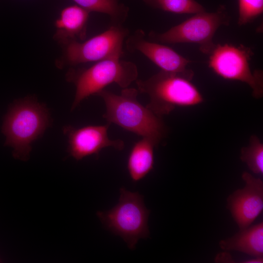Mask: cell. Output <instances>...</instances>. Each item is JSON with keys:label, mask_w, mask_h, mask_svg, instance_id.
Instances as JSON below:
<instances>
[{"label": "cell", "mask_w": 263, "mask_h": 263, "mask_svg": "<svg viewBox=\"0 0 263 263\" xmlns=\"http://www.w3.org/2000/svg\"><path fill=\"white\" fill-rule=\"evenodd\" d=\"M138 91L126 88L120 94L103 89L96 95L103 100L106 111L103 117L108 123H113L157 145L165 133L164 124L159 116L137 100Z\"/></svg>", "instance_id": "obj_1"}, {"label": "cell", "mask_w": 263, "mask_h": 263, "mask_svg": "<svg viewBox=\"0 0 263 263\" xmlns=\"http://www.w3.org/2000/svg\"><path fill=\"white\" fill-rule=\"evenodd\" d=\"M50 124L47 108L33 96L15 101L4 117L1 131L5 145L13 149V156L26 160L32 143L42 135Z\"/></svg>", "instance_id": "obj_2"}, {"label": "cell", "mask_w": 263, "mask_h": 263, "mask_svg": "<svg viewBox=\"0 0 263 263\" xmlns=\"http://www.w3.org/2000/svg\"><path fill=\"white\" fill-rule=\"evenodd\" d=\"M193 75L161 70L146 79H136L139 92L148 95L146 106L159 116L168 114L177 107L198 105L204 98L191 82Z\"/></svg>", "instance_id": "obj_3"}, {"label": "cell", "mask_w": 263, "mask_h": 263, "mask_svg": "<svg viewBox=\"0 0 263 263\" xmlns=\"http://www.w3.org/2000/svg\"><path fill=\"white\" fill-rule=\"evenodd\" d=\"M138 74L134 63L121 58H107L88 68L71 69L66 75L67 80L75 87L71 110H74L84 99L96 95L112 83H116L122 89L128 87L136 81Z\"/></svg>", "instance_id": "obj_4"}, {"label": "cell", "mask_w": 263, "mask_h": 263, "mask_svg": "<svg viewBox=\"0 0 263 263\" xmlns=\"http://www.w3.org/2000/svg\"><path fill=\"white\" fill-rule=\"evenodd\" d=\"M150 213L143 195L121 188L117 205L109 210L98 211L96 214L107 229L121 237L132 250L140 239L149 237Z\"/></svg>", "instance_id": "obj_5"}, {"label": "cell", "mask_w": 263, "mask_h": 263, "mask_svg": "<svg viewBox=\"0 0 263 263\" xmlns=\"http://www.w3.org/2000/svg\"><path fill=\"white\" fill-rule=\"evenodd\" d=\"M230 18L225 8L221 6L215 12L206 11L194 16L162 33L151 31L150 40L162 43H194L200 50L209 55L215 47L213 36L222 25H228Z\"/></svg>", "instance_id": "obj_6"}, {"label": "cell", "mask_w": 263, "mask_h": 263, "mask_svg": "<svg viewBox=\"0 0 263 263\" xmlns=\"http://www.w3.org/2000/svg\"><path fill=\"white\" fill-rule=\"evenodd\" d=\"M123 25L113 24L103 32L83 42L77 40L63 45L64 51L56 65H76L97 62L110 58H121L124 54V41L129 36Z\"/></svg>", "instance_id": "obj_7"}, {"label": "cell", "mask_w": 263, "mask_h": 263, "mask_svg": "<svg viewBox=\"0 0 263 263\" xmlns=\"http://www.w3.org/2000/svg\"><path fill=\"white\" fill-rule=\"evenodd\" d=\"M252 55L251 49L243 45L218 44L209 54L208 66L224 78L247 84L253 96L260 98L263 94V72L251 71L249 61Z\"/></svg>", "instance_id": "obj_8"}, {"label": "cell", "mask_w": 263, "mask_h": 263, "mask_svg": "<svg viewBox=\"0 0 263 263\" xmlns=\"http://www.w3.org/2000/svg\"><path fill=\"white\" fill-rule=\"evenodd\" d=\"M242 177L244 187L229 195L227 208L240 230L249 227L263 209V182L247 172Z\"/></svg>", "instance_id": "obj_9"}, {"label": "cell", "mask_w": 263, "mask_h": 263, "mask_svg": "<svg viewBox=\"0 0 263 263\" xmlns=\"http://www.w3.org/2000/svg\"><path fill=\"white\" fill-rule=\"evenodd\" d=\"M110 124L104 125H90L75 128L68 126L63 132L68 137V151L75 159L79 160L93 154L98 155L104 148L113 147L121 150L124 142L120 139L112 140L109 137L108 130Z\"/></svg>", "instance_id": "obj_10"}, {"label": "cell", "mask_w": 263, "mask_h": 263, "mask_svg": "<svg viewBox=\"0 0 263 263\" xmlns=\"http://www.w3.org/2000/svg\"><path fill=\"white\" fill-rule=\"evenodd\" d=\"M145 32L138 29L126 40V47L131 52H139L158 66L169 73L193 75L187 66L191 61L172 48L146 39Z\"/></svg>", "instance_id": "obj_11"}, {"label": "cell", "mask_w": 263, "mask_h": 263, "mask_svg": "<svg viewBox=\"0 0 263 263\" xmlns=\"http://www.w3.org/2000/svg\"><path fill=\"white\" fill-rule=\"evenodd\" d=\"M89 13L76 5L64 8L55 21V39L63 45L74 40H84L86 37Z\"/></svg>", "instance_id": "obj_12"}, {"label": "cell", "mask_w": 263, "mask_h": 263, "mask_svg": "<svg viewBox=\"0 0 263 263\" xmlns=\"http://www.w3.org/2000/svg\"><path fill=\"white\" fill-rule=\"evenodd\" d=\"M225 250L238 251L254 257H263V222L240 230L232 237L220 241Z\"/></svg>", "instance_id": "obj_13"}, {"label": "cell", "mask_w": 263, "mask_h": 263, "mask_svg": "<svg viewBox=\"0 0 263 263\" xmlns=\"http://www.w3.org/2000/svg\"><path fill=\"white\" fill-rule=\"evenodd\" d=\"M156 145L152 140L142 137L132 147L127 161V169L133 182L141 180L152 169L154 148Z\"/></svg>", "instance_id": "obj_14"}, {"label": "cell", "mask_w": 263, "mask_h": 263, "mask_svg": "<svg viewBox=\"0 0 263 263\" xmlns=\"http://www.w3.org/2000/svg\"><path fill=\"white\" fill-rule=\"evenodd\" d=\"M89 12H96L109 16L113 24L123 25L129 8L119 0H73Z\"/></svg>", "instance_id": "obj_15"}, {"label": "cell", "mask_w": 263, "mask_h": 263, "mask_svg": "<svg viewBox=\"0 0 263 263\" xmlns=\"http://www.w3.org/2000/svg\"><path fill=\"white\" fill-rule=\"evenodd\" d=\"M240 158L254 173L263 174V144L256 135H252L249 145L241 149Z\"/></svg>", "instance_id": "obj_16"}, {"label": "cell", "mask_w": 263, "mask_h": 263, "mask_svg": "<svg viewBox=\"0 0 263 263\" xmlns=\"http://www.w3.org/2000/svg\"><path fill=\"white\" fill-rule=\"evenodd\" d=\"M147 4L165 11L175 14H197L205 11L195 0H144Z\"/></svg>", "instance_id": "obj_17"}, {"label": "cell", "mask_w": 263, "mask_h": 263, "mask_svg": "<svg viewBox=\"0 0 263 263\" xmlns=\"http://www.w3.org/2000/svg\"><path fill=\"white\" fill-rule=\"evenodd\" d=\"M238 5L239 26L252 22L263 12V0H238Z\"/></svg>", "instance_id": "obj_18"}, {"label": "cell", "mask_w": 263, "mask_h": 263, "mask_svg": "<svg viewBox=\"0 0 263 263\" xmlns=\"http://www.w3.org/2000/svg\"><path fill=\"white\" fill-rule=\"evenodd\" d=\"M242 263H263V257H254L253 259L244 261V262H243Z\"/></svg>", "instance_id": "obj_19"}]
</instances>
